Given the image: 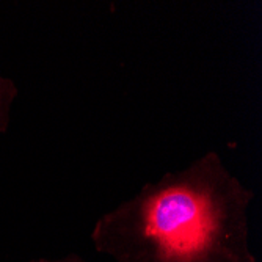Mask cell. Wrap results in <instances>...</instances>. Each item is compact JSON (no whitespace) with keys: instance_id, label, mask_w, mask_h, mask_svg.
<instances>
[{"instance_id":"obj_1","label":"cell","mask_w":262,"mask_h":262,"mask_svg":"<svg viewBox=\"0 0 262 262\" xmlns=\"http://www.w3.org/2000/svg\"><path fill=\"white\" fill-rule=\"evenodd\" d=\"M253 201V190L210 149L102 213L90 241L113 262H257Z\"/></svg>"},{"instance_id":"obj_2","label":"cell","mask_w":262,"mask_h":262,"mask_svg":"<svg viewBox=\"0 0 262 262\" xmlns=\"http://www.w3.org/2000/svg\"><path fill=\"white\" fill-rule=\"evenodd\" d=\"M17 94L14 83L8 79L0 77V132L7 129L10 120V108Z\"/></svg>"},{"instance_id":"obj_3","label":"cell","mask_w":262,"mask_h":262,"mask_svg":"<svg viewBox=\"0 0 262 262\" xmlns=\"http://www.w3.org/2000/svg\"><path fill=\"white\" fill-rule=\"evenodd\" d=\"M29 262H88V260H85L80 254L71 253V254L60 256V257H36Z\"/></svg>"}]
</instances>
